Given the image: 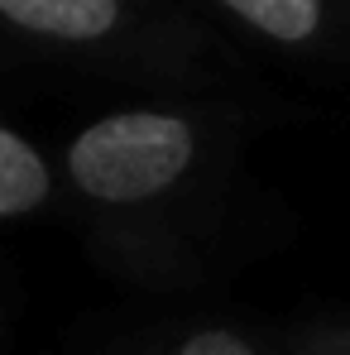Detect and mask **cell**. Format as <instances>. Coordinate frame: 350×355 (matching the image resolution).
Here are the masks:
<instances>
[{
  "label": "cell",
  "instance_id": "8992f818",
  "mask_svg": "<svg viewBox=\"0 0 350 355\" xmlns=\"http://www.w3.org/2000/svg\"><path fill=\"white\" fill-rule=\"evenodd\" d=\"M297 355H350V327H317V331H302Z\"/></svg>",
  "mask_w": 350,
  "mask_h": 355
},
{
  "label": "cell",
  "instance_id": "5b68a950",
  "mask_svg": "<svg viewBox=\"0 0 350 355\" xmlns=\"http://www.w3.org/2000/svg\"><path fill=\"white\" fill-rule=\"evenodd\" d=\"M173 355H259L250 336H240L231 327H197L173 346Z\"/></svg>",
  "mask_w": 350,
  "mask_h": 355
},
{
  "label": "cell",
  "instance_id": "7a4b0ae2",
  "mask_svg": "<svg viewBox=\"0 0 350 355\" xmlns=\"http://www.w3.org/2000/svg\"><path fill=\"white\" fill-rule=\"evenodd\" d=\"M0 24L49 49L101 53L139 29L134 0H0Z\"/></svg>",
  "mask_w": 350,
  "mask_h": 355
},
{
  "label": "cell",
  "instance_id": "3957f363",
  "mask_svg": "<svg viewBox=\"0 0 350 355\" xmlns=\"http://www.w3.org/2000/svg\"><path fill=\"white\" fill-rule=\"evenodd\" d=\"M231 24L283 53H350V0H211Z\"/></svg>",
  "mask_w": 350,
  "mask_h": 355
},
{
  "label": "cell",
  "instance_id": "6da1fadb",
  "mask_svg": "<svg viewBox=\"0 0 350 355\" xmlns=\"http://www.w3.org/2000/svg\"><path fill=\"white\" fill-rule=\"evenodd\" d=\"M211 159L207 120L182 106H125L87 120L58 168L67 192L116 231L164 226Z\"/></svg>",
  "mask_w": 350,
  "mask_h": 355
},
{
  "label": "cell",
  "instance_id": "277c9868",
  "mask_svg": "<svg viewBox=\"0 0 350 355\" xmlns=\"http://www.w3.org/2000/svg\"><path fill=\"white\" fill-rule=\"evenodd\" d=\"M58 192V168L15 125H0V226L34 216Z\"/></svg>",
  "mask_w": 350,
  "mask_h": 355
}]
</instances>
